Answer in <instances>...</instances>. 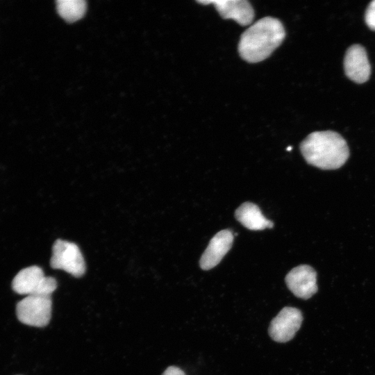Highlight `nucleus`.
<instances>
[{"label": "nucleus", "mask_w": 375, "mask_h": 375, "mask_svg": "<svg viewBox=\"0 0 375 375\" xmlns=\"http://www.w3.org/2000/svg\"><path fill=\"white\" fill-rule=\"evenodd\" d=\"M285 31L282 22L265 17L249 26L240 36L238 52L245 61L256 63L267 58L283 41Z\"/></svg>", "instance_id": "obj_1"}, {"label": "nucleus", "mask_w": 375, "mask_h": 375, "mask_svg": "<svg viewBox=\"0 0 375 375\" xmlns=\"http://www.w3.org/2000/svg\"><path fill=\"white\" fill-rule=\"evenodd\" d=\"M300 150L309 165L325 170L340 168L349 156L347 142L333 131L310 133L301 142Z\"/></svg>", "instance_id": "obj_2"}, {"label": "nucleus", "mask_w": 375, "mask_h": 375, "mask_svg": "<svg viewBox=\"0 0 375 375\" xmlns=\"http://www.w3.org/2000/svg\"><path fill=\"white\" fill-rule=\"evenodd\" d=\"M56 288V280L45 276L42 268L36 265L22 269L12 281V288L16 293L27 296H51Z\"/></svg>", "instance_id": "obj_3"}, {"label": "nucleus", "mask_w": 375, "mask_h": 375, "mask_svg": "<svg viewBox=\"0 0 375 375\" xmlns=\"http://www.w3.org/2000/svg\"><path fill=\"white\" fill-rule=\"evenodd\" d=\"M51 310V296L28 295L16 306L17 319L26 325L36 327L48 325Z\"/></svg>", "instance_id": "obj_4"}, {"label": "nucleus", "mask_w": 375, "mask_h": 375, "mask_svg": "<svg viewBox=\"0 0 375 375\" xmlns=\"http://www.w3.org/2000/svg\"><path fill=\"white\" fill-rule=\"evenodd\" d=\"M50 265L53 269H62L74 277H81L86 266L78 247L73 242L58 239L52 248Z\"/></svg>", "instance_id": "obj_5"}, {"label": "nucleus", "mask_w": 375, "mask_h": 375, "mask_svg": "<svg viewBox=\"0 0 375 375\" xmlns=\"http://www.w3.org/2000/svg\"><path fill=\"white\" fill-rule=\"evenodd\" d=\"M303 321L301 310L294 307H285L272 320L269 327L270 337L277 342L292 340Z\"/></svg>", "instance_id": "obj_6"}, {"label": "nucleus", "mask_w": 375, "mask_h": 375, "mask_svg": "<svg viewBox=\"0 0 375 375\" xmlns=\"http://www.w3.org/2000/svg\"><path fill=\"white\" fill-rule=\"evenodd\" d=\"M289 290L297 297L308 299L318 290L317 273L310 265H301L294 267L285 276Z\"/></svg>", "instance_id": "obj_7"}, {"label": "nucleus", "mask_w": 375, "mask_h": 375, "mask_svg": "<svg viewBox=\"0 0 375 375\" xmlns=\"http://www.w3.org/2000/svg\"><path fill=\"white\" fill-rule=\"evenodd\" d=\"M346 76L356 83L366 82L371 74V67L365 49L360 44L349 47L344 58Z\"/></svg>", "instance_id": "obj_8"}, {"label": "nucleus", "mask_w": 375, "mask_h": 375, "mask_svg": "<svg viewBox=\"0 0 375 375\" xmlns=\"http://www.w3.org/2000/svg\"><path fill=\"white\" fill-rule=\"evenodd\" d=\"M197 2L203 5L213 4L222 18L232 19L241 26L249 25L253 19V9L246 0H202Z\"/></svg>", "instance_id": "obj_9"}, {"label": "nucleus", "mask_w": 375, "mask_h": 375, "mask_svg": "<svg viewBox=\"0 0 375 375\" xmlns=\"http://www.w3.org/2000/svg\"><path fill=\"white\" fill-rule=\"evenodd\" d=\"M233 242V235L229 229L222 230L216 233L200 258V267L203 270H209L217 265L231 248Z\"/></svg>", "instance_id": "obj_10"}, {"label": "nucleus", "mask_w": 375, "mask_h": 375, "mask_svg": "<svg viewBox=\"0 0 375 375\" xmlns=\"http://www.w3.org/2000/svg\"><path fill=\"white\" fill-rule=\"evenodd\" d=\"M235 217L240 224L250 230L260 231L274 226V223L265 218L259 207L251 202L241 204L236 209Z\"/></svg>", "instance_id": "obj_11"}, {"label": "nucleus", "mask_w": 375, "mask_h": 375, "mask_svg": "<svg viewBox=\"0 0 375 375\" xmlns=\"http://www.w3.org/2000/svg\"><path fill=\"white\" fill-rule=\"evenodd\" d=\"M56 3L59 15L68 22L79 19L86 10V2L83 0H58Z\"/></svg>", "instance_id": "obj_12"}, {"label": "nucleus", "mask_w": 375, "mask_h": 375, "mask_svg": "<svg viewBox=\"0 0 375 375\" xmlns=\"http://www.w3.org/2000/svg\"><path fill=\"white\" fill-rule=\"evenodd\" d=\"M365 20L368 27L375 31V0L369 3L365 10Z\"/></svg>", "instance_id": "obj_13"}, {"label": "nucleus", "mask_w": 375, "mask_h": 375, "mask_svg": "<svg viewBox=\"0 0 375 375\" xmlns=\"http://www.w3.org/2000/svg\"><path fill=\"white\" fill-rule=\"evenodd\" d=\"M162 375H185L184 372L175 366L167 367Z\"/></svg>", "instance_id": "obj_14"}, {"label": "nucleus", "mask_w": 375, "mask_h": 375, "mask_svg": "<svg viewBox=\"0 0 375 375\" xmlns=\"http://www.w3.org/2000/svg\"><path fill=\"white\" fill-rule=\"evenodd\" d=\"M292 149V147H289L287 149V150H288V151H290Z\"/></svg>", "instance_id": "obj_15"}]
</instances>
